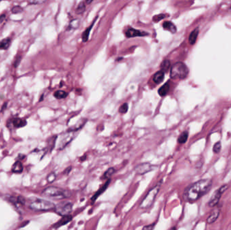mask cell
<instances>
[{
  "label": "cell",
  "instance_id": "6da1fadb",
  "mask_svg": "<svg viewBox=\"0 0 231 230\" xmlns=\"http://www.w3.org/2000/svg\"><path fill=\"white\" fill-rule=\"evenodd\" d=\"M212 181L208 179L201 180L189 186L184 192L186 201L193 202L206 194L211 189Z\"/></svg>",
  "mask_w": 231,
  "mask_h": 230
},
{
  "label": "cell",
  "instance_id": "7a4b0ae2",
  "mask_svg": "<svg viewBox=\"0 0 231 230\" xmlns=\"http://www.w3.org/2000/svg\"><path fill=\"white\" fill-rule=\"evenodd\" d=\"M27 205L30 209L35 211H48L54 209L56 207L53 202L38 198L29 199Z\"/></svg>",
  "mask_w": 231,
  "mask_h": 230
},
{
  "label": "cell",
  "instance_id": "3957f363",
  "mask_svg": "<svg viewBox=\"0 0 231 230\" xmlns=\"http://www.w3.org/2000/svg\"><path fill=\"white\" fill-rule=\"evenodd\" d=\"M41 194L45 197L59 200L70 197L71 193L68 190L61 188L50 186L44 189L42 191Z\"/></svg>",
  "mask_w": 231,
  "mask_h": 230
},
{
  "label": "cell",
  "instance_id": "277c9868",
  "mask_svg": "<svg viewBox=\"0 0 231 230\" xmlns=\"http://www.w3.org/2000/svg\"><path fill=\"white\" fill-rule=\"evenodd\" d=\"M189 74L187 66L182 62H177L170 69V76L173 79H185Z\"/></svg>",
  "mask_w": 231,
  "mask_h": 230
},
{
  "label": "cell",
  "instance_id": "5b68a950",
  "mask_svg": "<svg viewBox=\"0 0 231 230\" xmlns=\"http://www.w3.org/2000/svg\"><path fill=\"white\" fill-rule=\"evenodd\" d=\"M159 190H160V186H155L150 190L141 203L140 208L145 209V208H148L151 207L152 204L154 203L155 196H157Z\"/></svg>",
  "mask_w": 231,
  "mask_h": 230
},
{
  "label": "cell",
  "instance_id": "8992f818",
  "mask_svg": "<svg viewBox=\"0 0 231 230\" xmlns=\"http://www.w3.org/2000/svg\"><path fill=\"white\" fill-rule=\"evenodd\" d=\"M75 131L71 130L70 132L64 133L60 135L59 138V142L58 144V149L59 150H62L65 148L67 145L73 140L75 137Z\"/></svg>",
  "mask_w": 231,
  "mask_h": 230
},
{
  "label": "cell",
  "instance_id": "52a82bcc",
  "mask_svg": "<svg viewBox=\"0 0 231 230\" xmlns=\"http://www.w3.org/2000/svg\"><path fill=\"white\" fill-rule=\"evenodd\" d=\"M54 210L56 213L62 217L68 215L73 211V204L68 202H59L56 205Z\"/></svg>",
  "mask_w": 231,
  "mask_h": 230
},
{
  "label": "cell",
  "instance_id": "ba28073f",
  "mask_svg": "<svg viewBox=\"0 0 231 230\" xmlns=\"http://www.w3.org/2000/svg\"><path fill=\"white\" fill-rule=\"evenodd\" d=\"M226 188H227V185H224V186H221L220 188L216 190V192H215V193L213 194L211 200L209 201V207H214L218 203V202L221 198L222 194H223V192L226 190Z\"/></svg>",
  "mask_w": 231,
  "mask_h": 230
},
{
  "label": "cell",
  "instance_id": "9c48e42d",
  "mask_svg": "<svg viewBox=\"0 0 231 230\" xmlns=\"http://www.w3.org/2000/svg\"><path fill=\"white\" fill-rule=\"evenodd\" d=\"M154 167L149 164L148 163H143L141 164L138 165L137 167L134 168V171L136 173L139 175H143L148 172L151 171Z\"/></svg>",
  "mask_w": 231,
  "mask_h": 230
},
{
  "label": "cell",
  "instance_id": "30bf717a",
  "mask_svg": "<svg viewBox=\"0 0 231 230\" xmlns=\"http://www.w3.org/2000/svg\"><path fill=\"white\" fill-rule=\"evenodd\" d=\"M148 35L147 32H144L139 31V30H136L133 28L128 29L127 31H126L125 35L126 37L128 38L131 37H142V36H145Z\"/></svg>",
  "mask_w": 231,
  "mask_h": 230
},
{
  "label": "cell",
  "instance_id": "8fae6325",
  "mask_svg": "<svg viewBox=\"0 0 231 230\" xmlns=\"http://www.w3.org/2000/svg\"><path fill=\"white\" fill-rule=\"evenodd\" d=\"M72 219H73V217H72V216L70 215H66V216H63V217L59 221V222H58L56 224H54V225L53 226V228H60V227L64 225H66V224H67L68 223L70 222L72 220Z\"/></svg>",
  "mask_w": 231,
  "mask_h": 230
},
{
  "label": "cell",
  "instance_id": "7c38bea8",
  "mask_svg": "<svg viewBox=\"0 0 231 230\" xmlns=\"http://www.w3.org/2000/svg\"><path fill=\"white\" fill-rule=\"evenodd\" d=\"M219 215H220V209L217 208V209L214 210L212 212L208 218V219H207V222L208 223H213L215 222L218 219Z\"/></svg>",
  "mask_w": 231,
  "mask_h": 230
},
{
  "label": "cell",
  "instance_id": "4fadbf2b",
  "mask_svg": "<svg viewBox=\"0 0 231 230\" xmlns=\"http://www.w3.org/2000/svg\"><path fill=\"white\" fill-rule=\"evenodd\" d=\"M163 28L165 30H167V31H170L171 33H175L176 32V26L174 25L172 22H168V21H166V22H164L163 24Z\"/></svg>",
  "mask_w": 231,
  "mask_h": 230
},
{
  "label": "cell",
  "instance_id": "5bb4252c",
  "mask_svg": "<svg viewBox=\"0 0 231 230\" xmlns=\"http://www.w3.org/2000/svg\"><path fill=\"white\" fill-rule=\"evenodd\" d=\"M164 73L165 72L162 70L158 71L155 73L154 76V78H153V80L155 82L156 84H160L161 82L164 80Z\"/></svg>",
  "mask_w": 231,
  "mask_h": 230
},
{
  "label": "cell",
  "instance_id": "9a60e30c",
  "mask_svg": "<svg viewBox=\"0 0 231 230\" xmlns=\"http://www.w3.org/2000/svg\"><path fill=\"white\" fill-rule=\"evenodd\" d=\"M198 35H199V29L198 28L195 29L194 31H192V32L189 35V43L191 45H194L195 43Z\"/></svg>",
  "mask_w": 231,
  "mask_h": 230
},
{
  "label": "cell",
  "instance_id": "2e32d148",
  "mask_svg": "<svg viewBox=\"0 0 231 230\" xmlns=\"http://www.w3.org/2000/svg\"><path fill=\"white\" fill-rule=\"evenodd\" d=\"M12 171L16 174L22 173L23 171V165L22 163L20 161H16V163H14L12 165Z\"/></svg>",
  "mask_w": 231,
  "mask_h": 230
},
{
  "label": "cell",
  "instance_id": "e0dca14e",
  "mask_svg": "<svg viewBox=\"0 0 231 230\" xmlns=\"http://www.w3.org/2000/svg\"><path fill=\"white\" fill-rule=\"evenodd\" d=\"M12 123L14 128H21V127L25 126L26 124V122L25 120H23L20 118H14L12 120Z\"/></svg>",
  "mask_w": 231,
  "mask_h": 230
},
{
  "label": "cell",
  "instance_id": "ac0fdd59",
  "mask_svg": "<svg viewBox=\"0 0 231 230\" xmlns=\"http://www.w3.org/2000/svg\"><path fill=\"white\" fill-rule=\"evenodd\" d=\"M110 182V180H108L107 181V182L104 184V186L102 187V188H101L100 190H99L97 192H96L95 194L93 196L92 198H91V200H92L93 201H95V200L98 198V196H100V195H101V194L103 193L105 191V190H106L107 189V186H108Z\"/></svg>",
  "mask_w": 231,
  "mask_h": 230
},
{
  "label": "cell",
  "instance_id": "d6986e66",
  "mask_svg": "<svg viewBox=\"0 0 231 230\" xmlns=\"http://www.w3.org/2000/svg\"><path fill=\"white\" fill-rule=\"evenodd\" d=\"M169 89H170L169 83H166V84H164L162 86H161L160 89L158 90V94L161 96H164L168 93Z\"/></svg>",
  "mask_w": 231,
  "mask_h": 230
},
{
  "label": "cell",
  "instance_id": "ffe728a7",
  "mask_svg": "<svg viewBox=\"0 0 231 230\" xmlns=\"http://www.w3.org/2000/svg\"><path fill=\"white\" fill-rule=\"evenodd\" d=\"M11 40L10 39H5L0 41V49H7L10 47Z\"/></svg>",
  "mask_w": 231,
  "mask_h": 230
},
{
  "label": "cell",
  "instance_id": "44dd1931",
  "mask_svg": "<svg viewBox=\"0 0 231 230\" xmlns=\"http://www.w3.org/2000/svg\"><path fill=\"white\" fill-rule=\"evenodd\" d=\"M86 121H87V120H85V119H81L80 120H79V122H78V123H76V124L73 126V129H72V130L76 132L78 130L81 128L82 127L85 125V123H86Z\"/></svg>",
  "mask_w": 231,
  "mask_h": 230
},
{
  "label": "cell",
  "instance_id": "7402d4cb",
  "mask_svg": "<svg viewBox=\"0 0 231 230\" xmlns=\"http://www.w3.org/2000/svg\"><path fill=\"white\" fill-rule=\"evenodd\" d=\"M189 137V134L187 132H183L182 134L179 136L178 138V142L180 144H184L187 140V138Z\"/></svg>",
  "mask_w": 231,
  "mask_h": 230
},
{
  "label": "cell",
  "instance_id": "603a6c76",
  "mask_svg": "<svg viewBox=\"0 0 231 230\" xmlns=\"http://www.w3.org/2000/svg\"><path fill=\"white\" fill-rule=\"evenodd\" d=\"M68 96V93H66L64 90H57L54 93V96L58 99H64Z\"/></svg>",
  "mask_w": 231,
  "mask_h": 230
},
{
  "label": "cell",
  "instance_id": "cb8c5ba5",
  "mask_svg": "<svg viewBox=\"0 0 231 230\" xmlns=\"http://www.w3.org/2000/svg\"><path fill=\"white\" fill-rule=\"evenodd\" d=\"M94 25V23H92V25L90 26L89 27H88L87 29H86L85 32H83V36H82V39H83V41L86 42L89 39V33H90V31H91V30L92 29V26L93 25Z\"/></svg>",
  "mask_w": 231,
  "mask_h": 230
},
{
  "label": "cell",
  "instance_id": "d4e9b609",
  "mask_svg": "<svg viewBox=\"0 0 231 230\" xmlns=\"http://www.w3.org/2000/svg\"><path fill=\"white\" fill-rule=\"evenodd\" d=\"M85 8H86V5H85V3H84L83 2H80V4L78 5V6L76 8V14H83L84 12H85Z\"/></svg>",
  "mask_w": 231,
  "mask_h": 230
},
{
  "label": "cell",
  "instance_id": "484cf974",
  "mask_svg": "<svg viewBox=\"0 0 231 230\" xmlns=\"http://www.w3.org/2000/svg\"><path fill=\"white\" fill-rule=\"evenodd\" d=\"M170 62L169 60L168 59L164 60L161 64V70L164 71V72H166L168 70V69L170 68Z\"/></svg>",
  "mask_w": 231,
  "mask_h": 230
},
{
  "label": "cell",
  "instance_id": "4316f807",
  "mask_svg": "<svg viewBox=\"0 0 231 230\" xmlns=\"http://www.w3.org/2000/svg\"><path fill=\"white\" fill-rule=\"evenodd\" d=\"M115 173V169L114 168H110L107 169V170L106 171V173L104 174V177L105 178H106V179H108V178H110L111 177V175H112L114 174Z\"/></svg>",
  "mask_w": 231,
  "mask_h": 230
},
{
  "label": "cell",
  "instance_id": "83f0119b",
  "mask_svg": "<svg viewBox=\"0 0 231 230\" xmlns=\"http://www.w3.org/2000/svg\"><path fill=\"white\" fill-rule=\"evenodd\" d=\"M128 110V105L127 103H125L122 104L121 107H120L119 112L121 113H127Z\"/></svg>",
  "mask_w": 231,
  "mask_h": 230
},
{
  "label": "cell",
  "instance_id": "f1b7e54d",
  "mask_svg": "<svg viewBox=\"0 0 231 230\" xmlns=\"http://www.w3.org/2000/svg\"><path fill=\"white\" fill-rule=\"evenodd\" d=\"M56 174L55 173H51L47 175V180L49 183H52L53 181L56 180Z\"/></svg>",
  "mask_w": 231,
  "mask_h": 230
},
{
  "label": "cell",
  "instance_id": "f546056e",
  "mask_svg": "<svg viewBox=\"0 0 231 230\" xmlns=\"http://www.w3.org/2000/svg\"><path fill=\"white\" fill-rule=\"evenodd\" d=\"M221 147H222L221 143H220V142H218V143H216L214 144V148H213V151H214V152L216 153H220V151H221Z\"/></svg>",
  "mask_w": 231,
  "mask_h": 230
},
{
  "label": "cell",
  "instance_id": "4dcf8cb0",
  "mask_svg": "<svg viewBox=\"0 0 231 230\" xmlns=\"http://www.w3.org/2000/svg\"><path fill=\"white\" fill-rule=\"evenodd\" d=\"M12 12L14 14H19V13H20L22 12V8H21L20 6H14L12 9Z\"/></svg>",
  "mask_w": 231,
  "mask_h": 230
},
{
  "label": "cell",
  "instance_id": "1f68e13d",
  "mask_svg": "<svg viewBox=\"0 0 231 230\" xmlns=\"http://www.w3.org/2000/svg\"><path fill=\"white\" fill-rule=\"evenodd\" d=\"M164 18H165V15L159 14V15H157V16H155L154 18H153V20H154V22H158V21L162 20L163 19H164Z\"/></svg>",
  "mask_w": 231,
  "mask_h": 230
},
{
  "label": "cell",
  "instance_id": "d6a6232c",
  "mask_svg": "<svg viewBox=\"0 0 231 230\" xmlns=\"http://www.w3.org/2000/svg\"><path fill=\"white\" fill-rule=\"evenodd\" d=\"M47 1V0H33L32 1V4H43Z\"/></svg>",
  "mask_w": 231,
  "mask_h": 230
},
{
  "label": "cell",
  "instance_id": "836d02e7",
  "mask_svg": "<svg viewBox=\"0 0 231 230\" xmlns=\"http://www.w3.org/2000/svg\"><path fill=\"white\" fill-rule=\"evenodd\" d=\"M154 224H151V225H148V226H145L143 228V229H152L154 228Z\"/></svg>",
  "mask_w": 231,
  "mask_h": 230
},
{
  "label": "cell",
  "instance_id": "e575fe53",
  "mask_svg": "<svg viewBox=\"0 0 231 230\" xmlns=\"http://www.w3.org/2000/svg\"><path fill=\"white\" fill-rule=\"evenodd\" d=\"M5 19V15L2 14V16H0V23H2Z\"/></svg>",
  "mask_w": 231,
  "mask_h": 230
},
{
  "label": "cell",
  "instance_id": "d590c367",
  "mask_svg": "<svg viewBox=\"0 0 231 230\" xmlns=\"http://www.w3.org/2000/svg\"><path fill=\"white\" fill-rule=\"evenodd\" d=\"M93 1V0H86V3L87 4H91V3H92Z\"/></svg>",
  "mask_w": 231,
  "mask_h": 230
},
{
  "label": "cell",
  "instance_id": "8d00e7d4",
  "mask_svg": "<svg viewBox=\"0 0 231 230\" xmlns=\"http://www.w3.org/2000/svg\"><path fill=\"white\" fill-rule=\"evenodd\" d=\"M2 0H0V2H2Z\"/></svg>",
  "mask_w": 231,
  "mask_h": 230
}]
</instances>
